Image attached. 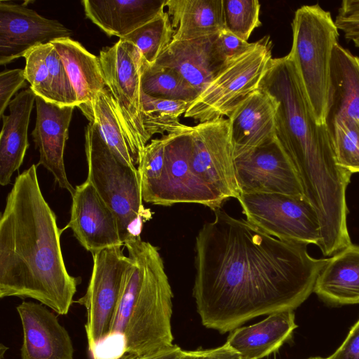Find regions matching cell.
Segmentation results:
<instances>
[{"label":"cell","mask_w":359,"mask_h":359,"mask_svg":"<svg viewBox=\"0 0 359 359\" xmlns=\"http://www.w3.org/2000/svg\"><path fill=\"white\" fill-rule=\"evenodd\" d=\"M307 245L215 210L196 238L193 296L203 325L224 334L255 317L299 306L327 261L311 257Z\"/></svg>","instance_id":"6da1fadb"},{"label":"cell","mask_w":359,"mask_h":359,"mask_svg":"<svg viewBox=\"0 0 359 359\" xmlns=\"http://www.w3.org/2000/svg\"><path fill=\"white\" fill-rule=\"evenodd\" d=\"M62 230L33 164L15 179L0 219V297H29L67 315L81 278L66 268Z\"/></svg>","instance_id":"7a4b0ae2"},{"label":"cell","mask_w":359,"mask_h":359,"mask_svg":"<svg viewBox=\"0 0 359 359\" xmlns=\"http://www.w3.org/2000/svg\"><path fill=\"white\" fill-rule=\"evenodd\" d=\"M259 88L276 100V136L317 213L321 240L344 238L348 235L346 191L352 174L337 163L328 128L316 122L289 54L271 60Z\"/></svg>","instance_id":"3957f363"},{"label":"cell","mask_w":359,"mask_h":359,"mask_svg":"<svg viewBox=\"0 0 359 359\" xmlns=\"http://www.w3.org/2000/svg\"><path fill=\"white\" fill-rule=\"evenodd\" d=\"M131 259L109 337L93 359L134 358L173 345V293L158 248L140 236L123 245Z\"/></svg>","instance_id":"277c9868"},{"label":"cell","mask_w":359,"mask_h":359,"mask_svg":"<svg viewBox=\"0 0 359 359\" xmlns=\"http://www.w3.org/2000/svg\"><path fill=\"white\" fill-rule=\"evenodd\" d=\"M191 155V126L167 134L165 144L149 143L137 165L143 201L163 206L191 203L214 211L220 209L224 203L196 175Z\"/></svg>","instance_id":"5b68a950"},{"label":"cell","mask_w":359,"mask_h":359,"mask_svg":"<svg viewBox=\"0 0 359 359\" xmlns=\"http://www.w3.org/2000/svg\"><path fill=\"white\" fill-rule=\"evenodd\" d=\"M292 43L288 53L311 114L319 125L327 116L331 60L339 33L331 13L319 4L304 5L291 23Z\"/></svg>","instance_id":"8992f818"},{"label":"cell","mask_w":359,"mask_h":359,"mask_svg":"<svg viewBox=\"0 0 359 359\" xmlns=\"http://www.w3.org/2000/svg\"><path fill=\"white\" fill-rule=\"evenodd\" d=\"M89 181L116 215L121 240L140 236L151 212L143 205L137 168L130 167L111 151L91 123L85 130Z\"/></svg>","instance_id":"52a82bcc"},{"label":"cell","mask_w":359,"mask_h":359,"mask_svg":"<svg viewBox=\"0 0 359 359\" xmlns=\"http://www.w3.org/2000/svg\"><path fill=\"white\" fill-rule=\"evenodd\" d=\"M272 42L264 36L229 61L189 104L184 116L199 123L229 116L259 89L272 57Z\"/></svg>","instance_id":"ba28073f"},{"label":"cell","mask_w":359,"mask_h":359,"mask_svg":"<svg viewBox=\"0 0 359 359\" xmlns=\"http://www.w3.org/2000/svg\"><path fill=\"white\" fill-rule=\"evenodd\" d=\"M122 246H114L93 255V269L86 294L77 300L85 306L88 350L92 354L109 336L131 259Z\"/></svg>","instance_id":"9c48e42d"},{"label":"cell","mask_w":359,"mask_h":359,"mask_svg":"<svg viewBox=\"0 0 359 359\" xmlns=\"http://www.w3.org/2000/svg\"><path fill=\"white\" fill-rule=\"evenodd\" d=\"M246 220L280 240L315 244L320 240L317 213L306 197L281 194H241Z\"/></svg>","instance_id":"30bf717a"},{"label":"cell","mask_w":359,"mask_h":359,"mask_svg":"<svg viewBox=\"0 0 359 359\" xmlns=\"http://www.w3.org/2000/svg\"><path fill=\"white\" fill-rule=\"evenodd\" d=\"M99 58L106 86L133 131L141 158L150 140L142 121V76L147 62L137 48L123 39L103 48Z\"/></svg>","instance_id":"8fae6325"},{"label":"cell","mask_w":359,"mask_h":359,"mask_svg":"<svg viewBox=\"0 0 359 359\" xmlns=\"http://www.w3.org/2000/svg\"><path fill=\"white\" fill-rule=\"evenodd\" d=\"M191 162L198 178L223 202L241 194L229 118L191 126Z\"/></svg>","instance_id":"7c38bea8"},{"label":"cell","mask_w":359,"mask_h":359,"mask_svg":"<svg viewBox=\"0 0 359 359\" xmlns=\"http://www.w3.org/2000/svg\"><path fill=\"white\" fill-rule=\"evenodd\" d=\"M241 194H281L305 197L297 171L276 136L235 158Z\"/></svg>","instance_id":"4fadbf2b"},{"label":"cell","mask_w":359,"mask_h":359,"mask_svg":"<svg viewBox=\"0 0 359 359\" xmlns=\"http://www.w3.org/2000/svg\"><path fill=\"white\" fill-rule=\"evenodd\" d=\"M72 31L25 5L0 1V65H6L32 48L71 37Z\"/></svg>","instance_id":"5bb4252c"},{"label":"cell","mask_w":359,"mask_h":359,"mask_svg":"<svg viewBox=\"0 0 359 359\" xmlns=\"http://www.w3.org/2000/svg\"><path fill=\"white\" fill-rule=\"evenodd\" d=\"M70 219L66 228L87 251L94 255L114 246H123L117 219L94 186L88 180L72 195Z\"/></svg>","instance_id":"9a60e30c"},{"label":"cell","mask_w":359,"mask_h":359,"mask_svg":"<svg viewBox=\"0 0 359 359\" xmlns=\"http://www.w3.org/2000/svg\"><path fill=\"white\" fill-rule=\"evenodd\" d=\"M36 124L32 132L36 149L39 152L38 165L43 166L53 176L61 189L74 193L64 163V151L69 137V127L74 106H60L36 96Z\"/></svg>","instance_id":"2e32d148"},{"label":"cell","mask_w":359,"mask_h":359,"mask_svg":"<svg viewBox=\"0 0 359 359\" xmlns=\"http://www.w3.org/2000/svg\"><path fill=\"white\" fill-rule=\"evenodd\" d=\"M16 309L23 330L21 359H73L67 330L46 306L23 302Z\"/></svg>","instance_id":"e0dca14e"},{"label":"cell","mask_w":359,"mask_h":359,"mask_svg":"<svg viewBox=\"0 0 359 359\" xmlns=\"http://www.w3.org/2000/svg\"><path fill=\"white\" fill-rule=\"evenodd\" d=\"M217 35L172 41L154 65L176 71L200 94L227 63L217 49Z\"/></svg>","instance_id":"ac0fdd59"},{"label":"cell","mask_w":359,"mask_h":359,"mask_svg":"<svg viewBox=\"0 0 359 359\" xmlns=\"http://www.w3.org/2000/svg\"><path fill=\"white\" fill-rule=\"evenodd\" d=\"M276 99L259 88L229 116L234 157L238 158L276 137Z\"/></svg>","instance_id":"d6986e66"},{"label":"cell","mask_w":359,"mask_h":359,"mask_svg":"<svg viewBox=\"0 0 359 359\" xmlns=\"http://www.w3.org/2000/svg\"><path fill=\"white\" fill-rule=\"evenodd\" d=\"M77 107L120 161L132 168L138 165L140 154L137 141L107 88Z\"/></svg>","instance_id":"ffe728a7"},{"label":"cell","mask_w":359,"mask_h":359,"mask_svg":"<svg viewBox=\"0 0 359 359\" xmlns=\"http://www.w3.org/2000/svg\"><path fill=\"white\" fill-rule=\"evenodd\" d=\"M24 57L25 76L36 96L60 106L77 107L75 91L62 58L51 43L32 48Z\"/></svg>","instance_id":"44dd1931"},{"label":"cell","mask_w":359,"mask_h":359,"mask_svg":"<svg viewBox=\"0 0 359 359\" xmlns=\"http://www.w3.org/2000/svg\"><path fill=\"white\" fill-rule=\"evenodd\" d=\"M167 0H83L86 16L108 36L122 39L165 11Z\"/></svg>","instance_id":"7402d4cb"},{"label":"cell","mask_w":359,"mask_h":359,"mask_svg":"<svg viewBox=\"0 0 359 359\" xmlns=\"http://www.w3.org/2000/svg\"><path fill=\"white\" fill-rule=\"evenodd\" d=\"M36 95L30 88L15 95L3 115L0 134V184L6 186L21 166L29 147L28 127Z\"/></svg>","instance_id":"603a6c76"},{"label":"cell","mask_w":359,"mask_h":359,"mask_svg":"<svg viewBox=\"0 0 359 359\" xmlns=\"http://www.w3.org/2000/svg\"><path fill=\"white\" fill-rule=\"evenodd\" d=\"M297 327L293 311L276 312L257 323L234 329L226 343L243 359H261L276 351Z\"/></svg>","instance_id":"cb8c5ba5"},{"label":"cell","mask_w":359,"mask_h":359,"mask_svg":"<svg viewBox=\"0 0 359 359\" xmlns=\"http://www.w3.org/2000/svg\"><path fill=\"white\" fill-rule=\"evenodd\" d=\"M313 292L330 304H359V245L351 243L327 258Z\"/></svg>","instance_id":"d4e9b609"},{"label":"cell","mask_w":359,"mask_h":359,"mask_svg":"<svg viewBox=\"0 0 359 359\" xmlns=\"http://www.w3.org/2000/svg\"><path fill=\"white\" fill-rule=\"evenodd\" d=\"M342 117L359 122V57L338 43L333 48L331 60L326 123Z\"/></svg>","instance_id":"484cf974"},{"label":"cell","mask_w":359,"mask_h":359,"mask_svg":"<svg viewBox=\"0 0 359 359\" xmlns=\"http://www.w3.org/2000/svg\"><path fill=\"white\" fill-rule=\"evenodd\" d=\"M172 41L218 34L225 29L222 0H167Z\"/></svg>","instance_id":"4316f807"},{"label":"cell","mask_w":359,"mask_h":359,"mask_svg":"<svg viewBox=\"0 0 359 359\" xmlns=\"http://www.w3.org/2000/svg\"><path fill=\"white\" fill-rule=\"evenodd\" d=\"M50 43L62 58L76 93L77 107L90 102L98 92L107 88L99 57L90 53L71 37Z\"/></svg>","instance_id":"83f0119b"},{"label":"cell","mask_w":359,"mask_h":359,"mask_svg":"<svg viewBox=\"0 0 359 359\" xmlns=\"http://www.w3.org/2000/svg\"><path fill=\"white\" fill-rule=\"evenodd\" d=\"M142 90L153 97L191 103L199 93L176 71L156 65L145 66Z\"/></svg>","instance_id":"f1b7e54d"},{"label":"cell","mask_w":359,"mask_h":359,"mask_svg":"<svg viewBox=\"0 0 359 359\" xmlns=\"http://www.w3.org/2000/svg\"><path fill=\"white\" fill-rule=\"evenodd\" d=\"M142 121L148 137L157 133L164 135L177 132L186 125L180 122V117L191 103L153 97L142 92Z\"/></svg>","instance_id":"f546056e"},{"label":"cell","mask_w":359,"mask_h":359,"mask_svg":"<svg viewBox=\"0 0 359 359\" xmlns=\"http://www.w3.org/2000/svg\"><path fill=\"white\" fill-rule=\"evenodd\" d=\"M175 30L168 13L163 12L122 38L132 42L148 65H153L172 41Z\"/></svg>","instance_id":"4dcf8cb0"},{"label":"cell","mask_w":359,"mask_h":359,"mask_svg":"<svg viewBox=\"0 0 359 359\" xmlns=\"http://www.w3.org/2000/svg\"><path fill=\"white\" fill-rule=\"evenodd\" d=\"M326 125L339 165L351 174L359 172V122L342 117Z\"/></svg>","instance_id":"1f68e13d"},{"label":"cell","mask_w":359,"mask_h":359,"mask_svg":"<svg viewBox=\"0 0 359 359\" xmlns=\"http://www.w3.org/2000/svg\"><path fill=\"white\" fill-rule=\"evenodd\" d=\"M225 29L248 41L255 29L262 24L257 0H222Z\"/></svg>","instance_id":"d6a6232c"},{"label":"cell","mask_w":359,"mask_h":359,"mask_svg":"<svg viewBox=\"0 0 359 359\" xmlns=\"http://www.w3.org/2000/svg\"><path fill=\"white\" fill-rule=\"evenodd\" d=\"M345 39L359 49V0H344L334 19Z\"/></svg>","instance_id":"836d02e7"},{"label":"cell","mask_w":359,"mask_h":359,"mask_svg":"<svg viewBox=\"0 0 359 359\" xmlns=\"http://www.w3.org/2000/svg\"><path fill=\"white\" fill-rule=\"evenodd\" d=\"M26 78L24 69L3 71L0 74V116L11 101L12 97L20 88L25 87Z\"/></svg>","instance_id":"e575fe53"},{"label":"cell","mask_w":359,"mask_h":359,"mask_svg":"<svg viewBox=\"0 0 359 359\" xmlns=\"http://www.w3.org/2000/svg\"><path fill=\"white\" fill-rule=\"evenodd\" d=\"M252 43L245 41L224 29L216 38V47L223 60L228 62L248 50Z\"/></svg>","instance_id":"d590c367"},{"label":"cell","mask_w":359,"mask_h":359,"mask_svg":"<svg viewBox=\"0 0 359 359\" xmlns=\"http://www.w3.org/2000/svg\"><path fill=\"white\" fill-rule=\"evenodd\" d=\"M327 359H359V319L352 326L346 339Z\"/></svg>","instance_id":"8d00e7d4"},{"label":"cell","mask_w":359,"mask_h":359,"mask_svg":"<svg viewBox=\"0 0 359 359\" xmlns=\"http://www.w3.org/2000/svg\"><path fill=\"white\" fill-rule=\"evenodd\" d=\"M180 359H243L241 355L225 343L211 349L183 351Z\"/></svg>","instance_id":"74e56055"},{"label":"cell","mask_w":359,"mask_h":359,"mask_svg":"<svg viewBox=\"0 0 359 359\" xmlns=\"http://www.w3.org/2000/svg\"><path fill=\"white\" fill-rule=\"evenodd\" d=\"M182 351L180 346L173 344L168 348L133 359H180Z\"/></svg>","instance_id":"f35d334b"},{"label":"cell","mask_w":359,"mask_h":359,"mask_svg":"<svg viewBox=\"0 0 359 359\" xmlns=\"http://www.w3.org/2000/svg\"><path fill=\"white\" fill-rule=\"evenodd\" d=\"M7 349V347L4 346L3 344H1V359L3 358V355Z\"/></svg>","instance_id":"ab89813d"},{"label":"cell","mask_w":359,"mask_h":359,"mask_svg":"<svg viewBox=\"0 0 359 359\" xmlns=\"http://www.w3.org/2000/svg\"><path fill=\"white\" fill-rule=\"evenodd\" d=\"M133 358H134V357H133L132 355H130L129 354H125L118 359H133Z\"/></svg>","instance_id":"60d3db41"},{"label":"cell","mask_w":359,"mask_h":359,"mask_svg":"<svg viewBox=\"0 0 359 359\" xmlns=\"http://www.w3.org/2000/svg\"><path fill=\"white\" fill-rule=\"evenodd\" d=\"M307 359H327V358H322V357H312V358H307Z\"/></svg>","instance_id":"b9f144b4"}]
</instances>
